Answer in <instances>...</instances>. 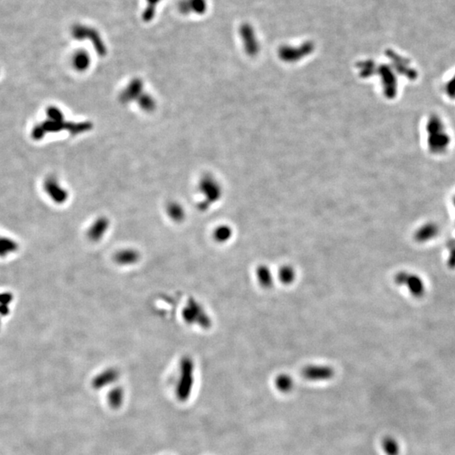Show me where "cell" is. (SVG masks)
Segmentation results:
<instances>
[{
    "label": "cell",
    "mask_w": 455,
    "mask_h": 455,
    "mask_svg": "<svg viewBox=\"0 0 455 455\" xmlns=\"http://www.w3.org/2000/svg\"><path fill=\"white\" fill-rule=\"evenodd\" d=\"M184 322L188 326H197L201 329L209 330L213 326V321L209 313L197 299H188L181 312Z\"/></svg>",
    "instance_id": "6da1fadb"
},
{
    "label": "cell",
    "mask_w": 455,
    "mask_h": 455,
    "mask_svg": "<svg viewBox=\"0 0 455 455\" xmlns=\"http://www.w3.org/2000/svg\"><path fill=\"white\" fill-rule=\"evenodd\" d=\"M194 384V362L191 356H185L180 362L179 378L176 394L181 400H187L192 392Z\"/></svg>",
    "instance_id": "7a4b0ae2"
},
{
    "label": "cell",
    "mask_w": 455,
    "mask_h": 455,
    "mask_svg": "<svg viewBox=\"0 0 455 455\" xmlns=\"http://www.w3.org/2000/svg\"><path fill=\"white\" fill-rule=\"evenodd\" d=\"M199 191L204 197V200L198 206L202 211L208 210L213 203L220 200L222 195L220 184L218 183L216 179L209 175L201 179Z\"/></svg>",
    "instance_id": "3957f363"
},
{
    "label": "cell",
    "mask_w": 455,
    "mask_h": 455,
    "mask_svg": "<svg viewBox=\"0 0 455 455\" xmlns=\"http://www.w3.org/2000/svg\"><path fill=\"white\" fill-rule=\"evenodd\" d=\"M73 36L79 40L89 39L92 42L98 54L102 56L106 55L107 47L105 45L104 41L99 32L93 28L85 25H76L73 29Z\"/></svg>",
    "instance_id": "277c9868"
},
{
    "label": "cell",
    "mask_w": 455,
    "mask_h": 455,
    "mask_svg": "<svg viewBox=\"0 0 455 455\" xmlns=\"http://www.w3.org/2000/svg\"><path fill=\"white\" fill-rule=\"evenodd\" d=\"M301 374L310 381H326L334 377L335 370L327 365H309L303 368Z\"/></svg>",
    "instance_id": "5b68a950"
},
{
    "label": "cell",
    "mask_w": 455,
    "mask_h": 455,
    "mask_svg": "<svg viewBox=\"0 0 455 455\" xmlns=\"http://www.w3.org/2000/svg\"><path fill=\"white\" fill-rule=\"evenodd\" d=\"M142 255L139 250L128 247L117 250L114 254L113 260L115 264L121 266H132L137 265L141 261Z\"/></svg>",
    "instance_id": "8992f818"
},
{
    "label": "cell",
    "mask_w": 455,
    "mask_h": 455,
    "mask_svg": "<svg viewBox=\"0 0 455 455\" xmlns=\"http://www.w3.org/2000/svg\"><path fill=\"white\" fill-rule=\"evenodd\" d=\"M209 3L207 0H181L178 3L179 11L181 14L203 15L208 11Z\"/></svg>",
    "instance_id": "52a82bcc"
},
{
    "label": "cell",
    "mask_w": 455,
    "mask_h": 455,
    "mask_svg": "<svg viewBox=\"0 0 455 455\" xmlns=\"http://www.w3.org/2000/svg\"><path fill=\"white\" fill-rule=\"evenodd\" d=\"M111 223L107 217H100L92 224L88 231L89 239L92 242L102 240L110 228Z\"/></svg>",
    "instance_id": "ba28073f"
},
{
    "label": "cell",
    "mask_w": 455,
    "mask_h": 455,
    "mask_svg": "<svg viewBox=\"0 0 455 455\" xmlns=\"http://www.w3.org/2000/svg\"><path fill=\"white\" fill-rule=\"evenodd\" d=\"M395 280L399 285L406 286L411 294L417 296L422 294V282L414 275L409 274L407 272H400L395 276Z\"/></svg>",
    "instance_id": "9c48e42d"
},
{
    "label": "cell",
    "mask_w": 455,
    "mask_h": 455,
    "mask_svg": "<svg viewBox=\"0 0 455 455\" xmlns=\"http://www.w3.org/2000/svg\"><path fill=\"white\" fill-rule=\"evenodd\" d=\"M143 82L139 79L132 80L121 94V102L125 104L138 99L139 96L143 94Z\"/></svg>",
    "instance_id": "30bf717a"
},
{
    "label": "cell",
    "mask_w": 455,
    "mask_h": 455,
    "mask_svg": "<svg viewBox=\"0 0 455 455\" xmlns=\"http://www.w3.org/2000/svg\"><path fill=\"white\" fill-rule=\"evenodd\" d=\"M255 275L257 278L258 283L261 285V288L265 289H270L274 284V277L272 274V270L269 268L266 265H260L255 270Z\"/></svg>",
    "instance_id": "8fae6325"
},
{
    "label": "cell",
    "mask_w": 455,
    "mask_h": 455,
    "mask_svg": "<svg viewBox=\"0 0 455 455\" xmlns=\"http://www.w3.org/2000/svg\"><path fill=\"white\" fill-rule=\"evenodd\" d=\"M118 377H119V372L117 369L113 368V367L107 368L94 379V386L96 388H101V387L106 386L107 384L109 385V384L114 383L117 379Z\"/></svg>",
    "instance_id": "7c38bea8"
},
{
    "label": "cell",
    "mask_w": 455,
    "mask_h": 455,
    "mask_svg": "<svg viewBox=\"0 0 455 455\" xmlns=\"http://www.w3.org/2000/svg\"><path fill=\"white\" fill-rule=\"evenodd\" d=\"M233 236V229L228 225H223L214 228L213 232L214 240L218 244H225L230 240Z\"/></svg>",
    "instance_id": "4fadbf2b"
},
{
    "label": "cell",
    "mask_w": 455,
    "mask_h": 455,
    "mask_svg": "<svg viewBox=\"0 0 455 455\" xmlns=\"http://www.w3.org/2000/svg\"><path fill=\"white\" fill-rule=\"evenodd\" d=\"M166 214L170 220L176 223L183 222L186 219V211L180 203L171 202L166 207Z\"/></svg>",
    "instance_id": "5bb4252c"
},
{
    "label": "cell",
    "mask_w": 455,
    "mask_h": 455,
    "mask_svg": "<svg viewBox=\"0 0 455 455\" xmlns=\"http://www.w3.org/2000/svg\"><path fill=\"white\" fill-rule=\"evenodd\" d=\"M91 56L85 50H80L74 53L73 65L79 71H85L91 65Z\"/></svg>",
    "instance_id": "9a60e30c"
},
{
    "label": "cell",
    "mask_w": 455,
    "mask_h": 455,
    "mask_svg": "<svg viewBox=\"0 0 455 455\" xmlns=\"http://www.w3.org/2000/svg\"><path fill=\"white\" fill-rule=\"evenodd\" d=\"M295 269L291 265H283L278 271V279L284 285H290L296 279Z\"/></svg>",
    "instance_id": "2e32d148"
},
{
    "label": "cell",
    "mask_w": 455,
    "mask_h": 455,
    "mask_svg": "<svg viewBox=\"0 0 455 455\" xmlns=\"http://www.w3.org/2000/svg\"><path fill=\"white\" fill-rule=\"evenodd\" d=\"M275 385L282 393L290 392L294 386V379L287 373H281L275 378Z\"/></svg>",
    "instance_id": "e0dca14e"
},
{
    "label": "cell",
    "mask_w": 455,
    "mask_h": 455,
    "mask_svg": "<svg viewBox=\"0 0 455 455\" xmlns=\"http://www.w3.org/2000/svg\"><path fill=\"white\" fill-rule=\"evenodd\" d=\"M146 6L142 13V19L144 22H150L156 15L157 8L162 0H145Z\"/></svg>",
    "instance_id": "ac0fdd59"
},
{
    "label": "cell",
    "mask_w": 455,
    "mask_h": 455,
    "mask_svg": "<svg viewBox=\"0 0 455 455\" xmlns=\"http://www.w3.org/2000/svg\"><path fill=\"white\" fill-rule=\"evenodd\" d=\"M382 449L386 455H399L400 445L392 437H387L382 441Z\"/></svg>",
    "instance_id": "d6986e66"
},
{
    "label": "cell",
    "mask_w": 455,
    "mask_h": 455,
    "mask_svg": "<svg viewBox=\"0 0 455 455\" xmlns=\"http://www.w3.org/2000/svg\"><path fill=\"white\" fill-rule=\"evenodd\" d=\"M138 105L145 112H152L155 108V101L152 96L146 94H142L137 99Z\"/></svg>",
    "instance_id": "ffe728a7"
},
{
    "label": "cell",
    "mask_w": 455,
    "mask_h": 455,
    "mask_svg": "<svg viewBox=\"0 0 455 455\" xmlns=\"http://www.w3.org/2000/svg\"><path fill=\"white\" fill-rule=\"evenodd\" d=\"M46 186L49 187L51 192H54L52 194H54V198H57L56 200L59 201V202H63V201L65 200V198L67 197L66 192L58 187V184L56 183L55 181L47 182Z\"/></svg>",
    "instance_id": "44dd1931"
},
{
    "label": "cell",
    "mask_w": 455,
    "mask_h": 455,
    "mask_svg": "<svg viewBox=\"0 0 455 455\" xmlns=\"http://www.w3.org/2000/svg\"><path fill=\"white\" fill-rule=\"evenodd\" d=\"M122 399H123V390L120 389V388L113 389V391L111 392L110 396H109V400L111 401V404L113 406H115V407L121 405Z\"/></svg>",
    "instance_id": "7402d4cb"
}]
</instances>
